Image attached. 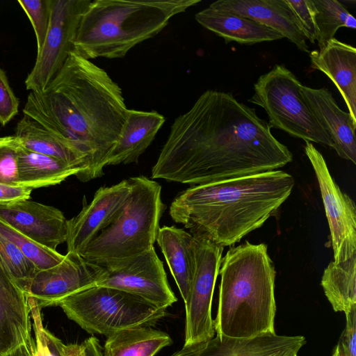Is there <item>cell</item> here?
<instances>
[{
  "instance_id": "6da1fadb",
  "label": "cell",
  "mask_w": 356,
  "mask_h": 356,
  "mask_svg": "<svg viewBox=\"0 0 356 356\" xmlns=\"http://www.w3.org/2000/svg\"><path fill=\"white\" fill-rule=\"evenodd\" d=\"M292 159L254 108L208 90L174 120L151 177L201 185L275 170Z\"/></svg>"
},
{
  "instance_id": "7a4b0ae2",
  "label": "cell",
  "mask_w": 356,
  "mask_h": 356,
  "mask_svg": "<svg viewBox=\"0 0 356 356\" xmlns=\"http://www.w3.org/2000/svg\"><path fill=\"white\" fill-rule=\"evenodd\" d=\"M128 110L119 85L73 51L44 90L29 93L23 113L84 158L86 182L104 175Z\"/></svg>"
},
{
  "instance_id": "3957f363",
  "label": "cell",
  "mask_w": 356,
  "mask_h": 356,
  "mask_svg": "<svg viewBox=\"0 0 356 356\" xmlns=\"http://www.w3.org/2000/svg\"><path fill=\"white\" fill-rule=\"evenodd\" d=\"M294 185L275 170L192 186L175 197L169 214L196 239L230 246L273 216Z\"/></svg>"
},
{
  "instance_id": "277c9868",
  "label": "cell",
  "mask_w": 356,
  "mask_h": 356,
  "mask_svg": "<svg viewBox=\"0 0 356 356\" xmlns=\"http://www.w3.org/2000/svg\"><path fill=\"white\" fill-rule=\"evenodd\" d=\"M216 336L250 339L275 332V270L264 243L231 247L222 258Z\"/></svg>"
},
{
  "instance_id": "5b68a950",
  "label": "cell",
  "mask_w": 356,
  "mask_h": 356,
  "mask_svg": "<svg viewBox=\"0 0 356 356\" xmlns=\"http://www.w3.org/2000/svg\"><path fill=\"white\" fill-rule=\"evenodd\" d=\"M200 0H95L83 13L74 51L88 60L124 57Z\"/></svg>"
},
{
  "instance_id": "8992f818",
  "label": "cell",
  "mask_w": 356,
  "mask_h": 356,
  "mask_svg": "<svg viewBox=\"0 0 356 356\" xmlns=\"http://www.w3.org/2000/svg\"><path fill=\"white\" fill-rule=\"evenodd\" d=\"M130 191L111 222L80 254L94 264L135 257L154 248L166 208L161 185L145 176L129 178Z\"/></svg>"
},
{
  "instance_id": "52a82bcc",
  "label": "cell",
  "mask_w": 356,
  "mask_h": 356,
  "mask_svg": "<svg viewBox=\"0 0 356 356\" xmlns=\"http://www.w3.org/2000/svg\"><path fill=\"white\" fill-rule=\"evenodd\" d=\"M58 306L88 333L106 337L125 329L153 326L168 315L165 309L137 296L102 286L74 294Z\"/></svg>"
},
{
  "instance_id": "ba28073f",
  "label": "cell",
  "mask_w": 356,
  "mask_h": 356,
  "mask_svg": "<svg viewBox=\"0 0 356 356\" xmlns=\"http://www.w3.org/2000/svg\"><path fill=\"white\" fill-rule=\"evenodd\" d=\"M302 83L283 65H275L254 84L248 102L263 108L271 127L290 136L332 147L333 142L323 129L304 100Z\"/></svg>"
},
{
  "instance_id": "9c48e42d",
  "label": "cell",
  "mask_w": 356,
  "mask_h": 356,
  "mask_svg": "<svg viewBox=\"0 0 356 356\" xmlns=\"http://www.w3.org/2000/svg\"><path fill=\"white\" fill-rule=\"evenodd\" d=\"M95 264L99 266L97 286L131 293L160 309L177 301L154 247L133 257Z\"/></svg>"
},
{
  "instance_id": "30bf717a",
  "label": "cell",
  "mask_w": 356,
  "mask_h": 356,
  "mask_svg": "<svg viewBox=\"0 0 356 356\" xmlns=\"http://www.w3.org/2000/svg\"><path fill=\"white\" fill-rule=\"evenodd\" d=\"M90 0H49L50 22L42 49L25 80L27 90L42 92L56 77L74 51V42L82 15Z\"/></svg>"
},
{
  "instance_id": "8fae6325",
  "label": "cell",
  "mask_w": 356,
  "mask_h": 356,
  "mask_svg": "<svg viewBox=\"0 0 356 356\" xmlns=\"http://www.w3.org/2000/svg\"><path fill=\"white\" fill-rule=\"evenodd\" d=\"M223 247L196 239L195 269L185 304L184 346L205 341L215 334L211 304Z\"/></svg>"
},
{
  "instance_id": "7c38bea8",
  "label": "cell",
  "mask_w": 356,
  "mask_h": 356,
  "mask_svg": "<svg viewBox=\"0 0 356 356\" xmlns=\"http://www.w3.org/2000/svg\"><path fill=\"white\" fill-rule=\"evenodd\" d=\"M305 152L315 172L330 230L334 261L343 262L356 254V207L330 173L320 152L306 141Z\"/></svg>"
},
{
  "instance_id": "4fadbf2b",
  "label": "cell",
  "mask_w": 356,
  "mask_h": 356,
  "mask_svg": "<svg viewBox=\"0 0 356 356\" xmlns=\"http://www.w3.org/2000/svg\"><path fill=\"white\" fill-rule=\"evenodd\" d=\"M98 271V265L67 252L60 264L38 271L27 297L35 299L40 309L58 306L67 298L97 286Z\"/></svg>"
},
{
  "instance_id": "5bb4252c",
  "label": "cell",
  "mask_w": 356,
  "mask_h": 356,
  "mask_svg": "<svg viewBox=\"0 0 356 356\" xmlns=\"http://www.w3.org/2000/svg\"><path fill=\"white\" fill-rule=\"evenodd\" d=\"M0 220L53 250L67 241L68 220L51 206L29 200L0 204Z\"/></svg>"
},
{
  "instance_id": "9a60e30c",
  "label": "cell",
  "mask_w": 356,
  "mask_h": 356,
  "mask_svg": "<svg viewBox=\"0 0 356 356\" xmlns=\"http://www.w3.org/2000/svg\"><path fill=\"white\" fill-rule=\"evenodd\" d=\"M131 189L129 178L117 184L100 187L92 200L68 220L67 252L80 254L116 215Z\"/></svg>"
},
{
  "instance_id": "2e32d148",
  "label": "cell",
  "mask_w": 356,
  "mask_h": 356,
  "mask_svg": "<svg viewBox=\"0 0 356 356\" xmlns=\"http://www.w3.org/2000/svg\"><path fill=\"white\" fill-rule=\"evenodd\" d=\"M302 336L265 334L250 339L213 337L212 339L183 346L172 356H280L297 355L305 344Z\"/></svg>"
},
{
  "instance_id": "e0dca14e",
  "label": "cell",
  "mask_w": 356,
  "mask_h": 356,
  "mask_svg": "<svg viewBox=\"0 0 356 356\" xmlns=\"http://www.w3.org/2000/svg\"><path fill=\"white\" fill-rule=\"evenodd\" d=\"M302 96L316 120L329 135L333 148L342 159L356 163V122L349 113L338 106L326 88H312L302 84Z\"/></svg>"
},
{
  "instance_id": "ac0fdd59",
  "label": "cell",
  "mask_w": 356,
  "mask_h": 356,
  "mask_svg": "<svg viewBox=\"0 0 356 356\" xmlns=\"http://www.w3.org/2000/svg\"><path fill=\"white\" fill-rule=\"evenodd\" d=\"M28 297L0 259V356L33 341Z\"/></svg>"
},
{
  "instance_id": "d6986e66",
  "label": "cell",
  "mask_w": 356,
  "mask_h": 356,
  "mask_svg": "<svg viewBox=\"0 0 356 356\" xmlns=\"http://www.w3.org/2000/svg\"><path fill=\"white\" fill-rule=\"evenodd\" d=\"M209 7L247 17L274 29L299 50L310 52L307 39L285 0H218Z\"/></svg>"
},
{
  "instance_id": "ffe728a7",
  "label": "cell",
  "mask_w": 356,
  "mask_h": 356,
  "mask_svg": "<svg viewBox=\"0 0 356 356\" xmlns=\"http://www.w3.org/2000/svg\"><path fill=\"white\" fill-rule=\"evenodd\" d=\"M311 67L327 76L345 101L356 122V49L335 38L309 52Z\"/></svg>"
},
{
  "instance_id": "44dd1931",
  "label": "cell",
  "mask_w": 356,
  "mask_h": 356,
  "mask_svg": "<svg viewBox=\"0 0 356 356\" xmlns=\"http://www.w3.org/2000/svg\"><path fill=\"white\" fill-rule=\"evenodd\" d=\"M165 121L155 111L129 109L118 138L104 161V167L138 163Z\"/></svg>"
},
{
  "instance_id": "7402d4cb",
  "label": "cell",
  "mask_w": 356,
  "mask_h": 356,
  "mask_svg": "<svg viewBox=\"0 0 356 356\" xmlns=\"http://www.w3.org/2000/svg\"><path fill=\"white\" fill-rule=\"evenodd\" d=\"M195 19L201 26L222 38L225 43L251 45L284 38L279 32L254 20L209 6L197 13Z\"/></svg>"
},
{
  "instance_id": "603a6c76",
  "label": "cell",
  "mask_w": 356,
  "mask_h": 356,
  "mask_svg": "<svg viewBox=\"0 0 356 356\" xmlns=\"http://www.w3.org/2000/svg\"><path fill=\"white\" fill-rule=\"evenodd\" d=\"M156 241L185 303L195 269L196 238L183 229L163 226L160 227Z\"/></svg>"
},
{
  "instance_id": "cb8c5ba5",
  "label": "cell",
  "mask_w": 356,
  "mask_h": 356,
  "mask_svg": "<svg viewBox=\"0 0 356 356\" xmlns=\"http://www.w3.org/2000/svg\"><path fill=\"white\" fill-rule=\"evenodd\" d=\"M14 136L19 144L26 149L60 159L79 168L80 172L75 175L79 180L87 169L82 156L27 115L24 114L18 122Z\"/></svg>"
},
{
  "instance_id": "d4e9b609",
  "label": "cell",
  "mask_w": 356,
  "mask_h": 356,
  "mask_svg": "<svg viewBox=\"0 0 356 356\" xmlns=\"http://www.w3.org/2000/svg\"><path fill=\"white\" fill-rule=\"evenodd\" d=\"M19 185L31 189L58 184L80 169L66 162L36 153L21 146L17 147Z\"/></svg>"
},
{
  "instance_id": "484cf974",
  "label": "cell",
  "mask_w": 356,
  "mask_h": 356,
  "mask_svg": "<svg viewBox=\"0 0 356 356\" xmlns=\"http://www.w3.org/2000/svg\"><path fill=\"white\" fill-rule=\"evenodd\" d=\"M171 344V337L166 332L144 326L122 330L108 336L102 351L104 356H154Z\"/></svg>"
},
{
  "instance_id": "4316f807",
  "label": "cell",
  "mask_w": 356,
  "mask_h": 356,
  "mask_svg": "<svg viewBox=\"0 0 356 356\" xmlns=\"http://www.w3.org/2000/svg\"><path fill=\"white\" fill-rule=\"evenodd\" d=\"M321 284L334 312L346 314L356 309V254L343 262H330Z\"/></svg>"
},
{
  "instance_id": "83f0119b",
  "label": "cell",
  "mask_w": 356,
  "mask_h": 356,
  "mask_svg": "<svg viewBox=\"0 0 356 356\" xmlns=\"http://www.w3.org/2000/svg\"><path fill=\"white\" fill-rule=\"evenodd\" d=\"M316 9V24L319 48L334 38L337 30L342 27L355 29L356 20L346 6L337 0H312Z\"/></svg>"
},
{
  "instance_id": "f1b7e54d",
  "label": "cell",
  "mask_w": 356,
  "mask_h": 356,
  "mask_svg": "<svg viewBox=\"0 0 356 356\" xmlns=\"http://www.w3.org/2000/svg\"><path fill=\"white\" fill-rule=\"evenodd\" d=\"M0 234L15 244L38 270L60 264L65 255L43 246L0 220Z\"/></svg>"
},
{
  "instance_id": "f546056e",
  "label": "cell",
  "mask_w": 356,
  "mask_h": 356,
  "mask_svg": "<svg viewBox=\"0 0 356 356\" xmlns=\"http://www.w3.org/2000/svg\"><path fill=\"white\" fill-rule=\"evenodd\" d=\"M0 259L17 285L27 293L31 283L39 270L12 242L0 234Z\"/></svg>"
},
{
  "instance_id": "4dcf8cb0",
  "label": "cell",
  "mask_w": 356,
  "mask_h": 356,
  "mask_svg": "<svg viewBox=\"0 0 356 356\" xmlns=\"http://www.w3.org/2000/svg\"><path fill=\"white\" fill-rule=\"evenodd\" d=\"M31 317L33 318L35 337L36 356H62L59 350L60 339L45 329L42 324L40 307L35 300L28 299Z\"/></svg>"
},
{
  "instance_id": "1f68e13d",
  "label": "cell",
  "mask_w": 356,
  "mask_h": 356,
  "mask_svg": "<svg viewBox=\"0 0 356 356\" xmlns=\"http://www.w3.org/2000/svg\"><path fill=\"white\" fill-rule=\"evenodd\" d=\"M17 2L28 16L34 29L38 53L42 48L49 26V0H19Z\"/></svg>"
},
{
  "instance_id": "d6a6232c",
  "label": "cell",
  "mask_w": 356,
  "mask_h": 356,
  "mask_svg": "<svg viewBox=\"0 0 356 356\" xmlns=\"http://www.w3.org/2000/svg\"><path fill=\"white\" fill-rule=\"evenodd\" d=\"M18 142L14 136L0 137V183L19 186L17 171Z\"/></svg>"
},
{
  "instance_id": "836d02e7",
  "label": "cell",
  "mask_w": 356,
  "mask_h": 356,
  "mask_svg": "<svg viewBox=\"0 0 356 356\" xmlns=\"http://www.w3.org/2000/svg\"><path fill=\"white\" fill-rule=\"evenodd\" d=\"M285 1L306 39L315 43L318 39V31L316 24V9L312 0Z\"/></svg>"
},
{
  "instance_id": "e575fe53",
  "label": "cell",
  "mask_w": 356,
  "mask_h": 356,
  "mask_svg": "<svg viewBox=\"0 0 356 356\" xmlns=\"http://www.w3.org/2000/svg\"><path fill=\"white\" fill-rule=\"evenodd\" d=\"M19 99L11 88L5 72L0 67V124L6 126L18 113Z\"/></svg>"
},
{
  "instance_id": "d590c367",
  "label": "cell",
  "mask_w": 356,
  "mask_h": 356,
  "mask_svg": "<svg viewBox=\"0 0 356 356\" xmlns=\"http://www.w3.org/2000/svg\"><path fill=\"white\" fill-rule=\"evenodd\" d=\"M346 323L332 356H356V309L346 314Z\"/></svg>"
},
{
  "instance_id": "8d00e7d4",
  "label": "cell",
  "mask_w": 356,
  "mask_h": 356,
  "mask_svg": "<svg viewBox=\"0 0 356 356\" xmlns=\"http://www.w3.org/2000/svg\"><path fill=\"white\" fill-rule=\"evenodd\" d=\"M33 189L0 183V204L29 200Z\"/></svg>"
},
{
  "instance_id": "74e56055",
  "label": "cell",
  "mask_w": 356,
  "mask_h": 356,
  "mask_svg": "<svg viewBox=\"0 0 356 356\" xmlns=\"http://www.w3.org/2000/svg\"><path fill=\"white\" fill-rule=\"evenodd\" d=\"M86 356H104L102 346L99 341L95 336L85 339L82 343Z\"/></svg>"
},
{
  "instance_id": "f35d334b",
  "label": "cell",
  "mask_w": 356,
  "mask_h": 356,
  "mask_svg": "<svg viewBox=\"0 0 356 356\" xmlns=\"http://www.w3.org/2000/svg\"><path fill=\"white\" fill-rule=\"evenodd\" d=\"M58 347L62 356H86L82 343L64 344L60 340Z\"/></svg>"
},
{
  "instance_id": "ab89813d",
  "label": "cell",
  "mask_w": 356,
  "mask_h": 356,
  "mask_svg": "<svg viewBox=\"0 0 356 356\" xmlns=\"http://www.w3.org/2000/svg\"><path fill=\"white\" fill-rule=\"evenodd\" d=\"M3 356H36L35 344L33 341L24 343Z\"/></svg>"
},
{
  "instance_id": "60d3db41",
  "label": "cell",
  "mask_w": 356,
  "mask_h": 356,
  "mask_svg": "<svg viewBox=\"0 0 356 356\" xmlns=\"http://www.w3.org/2000/svg\"><path fill=\"white\" fill-rule=\"evenodd\" d=\"M297 356V355H296Z\"/></svg>"
}]
</instances>
